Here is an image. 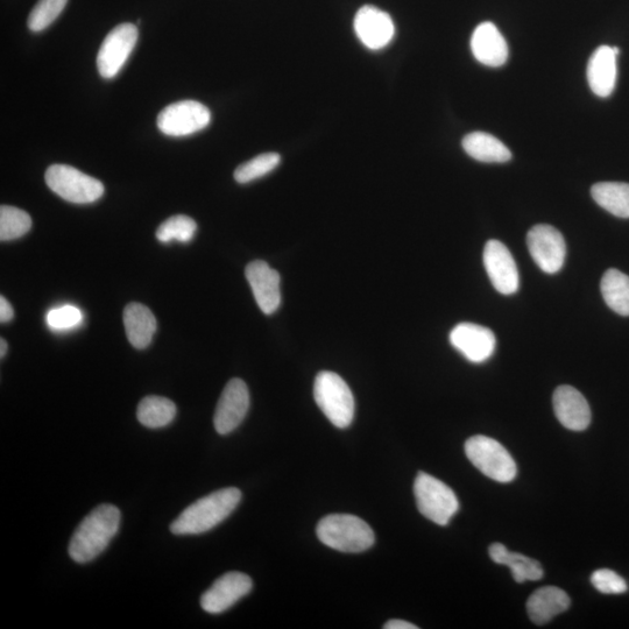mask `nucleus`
Wrapping results in <instances>:
<instances>
[{
	"instance_id": "nucleus-26",
	"label": "nucleus",
	"mask_w": 629,
	"mask_h": 629,
	"mask_svg": "<svg viewBox=\"0 0 629 629\" xmlns=\"http://www.w3.org/2000/svg\"><path fill=\"white\" fill-rule=\"evenodd\" d=\"M606 305L621 316H629V277L611 268L600 284Z\"/></svg>"
},
{
	"instance_id": "nucleus-8",
	"label": "nucleus",
	"mask_w": 629,
	"mask_h": 629,
	"mask_svg": "<svg viewBox=\"0 0 629 629\" xmlns=\"http://www.w3.org/2000/svg\"><path fill=\"white\" fill-rule=\"evenodd\" d=\"M211 112L196 101H181L166 106L159 113V130L169 137H187L200 132L210 124Z\"/></svg>"
},
{
	"instance_id": "nucleus-3",
	"label": "nucleus",
	"mask_w": 629,
	"mask_h": 629,
	"mask_svg": "<svg viewBox=\"0 0 629 629\" xmlns=\"http://www.w3.org/2000/svg\"><path fill=\"white\" fill-rule=\"evenodd\" d=\"M316 533L318 540L325 546L342 553H363L376 541L372 528L364 520L350 514L328 515L318 522Z\"/></svg>"
},
{
	"instance_id": "nucleus-11",
	"label": "nucleus",
	"mask_w": 629,
	"mask_h": 629,
	"mask_svg": "<svg viewBox=\"0 0 629 629\" xmlns=\"http://www.w3.org/2000/svg\"><path fill=\"white\" fill-rule=\"evenodd\" d=\"M250 408L249 388L242 379H232L226 384L218 400L214 426L219 435H228L246 418Z\"/></svg>"
},
{
	"instance_id": "nucleus-25",
	"label": "nucleus",
	"mask_w": 629,
	"mask_h": 629,
	"mask_svg": "<svg viewBox=\"0 0 629 629\" xmlns=\"http://www.w3.org/2000/svg\"><path fill=\"white\" fill-rule=\"evenodd\" d=\"M176 411L178 409L172 400L151 395L140 401L137 418L144 427L165 428L174 421Z\"/></svg>"
},
{
	"instance_id": "nucleus-35",
	"label": "nucleus",
	"mask_w": 629,
	"mask_h": 629,
	"mask_svg": "<svg viewBox=\"0 0 629 629\" xmlns=\"http://www.w3.org/2000/svg\"><path fill=\"white\" fill-rule=\"evenodd\" d=\"M0 346H2V349H0V357L4 358L7 352V343L4 338L0 341Z\"/></svg>"
},
{
	"instance_id": "nucleus-30",
	"label": "nucleus",
	"mask_w": 629,
	"mask_h": 629,
	"mask_svg": "<svg viewBox=\"0 0 629 629\" xmlns=\"http://www.w3.org/2000/svg\"><path fill=\"white\" fill-rule=\"evenodd\" d=\"M68 0H39L34 6L27 26L32 32H41L51 26L65 9Z\"/></svg>"
},
{
	"instance_id": "nucleus-7",
	"label": "nucleus",
	"mask_w": 629,
	"mask_h": 629,
	"mask_svg": "<svg viewBox=\"0 0 629 629\" xmlns=\"http://www.w3.org/2000/svg\"><path fill=\"white\" fill-rule=\"evenodd\" d=\"M49 189L61 199L75 204H88L100 200L104 194L101 181L91 178L72 166L53 165L45 174Z\"/></svg>"
},
{
	"instance_id": "nucleus-34",
	"label": "nucleus",
	"mask_w": 629,
	"mask_h": 629,
	"mask_svg": "<svg viewBox=\"0 0 629 629\" xmlns=\"http://www.w3.org/2000/svg\"><path fill=\"white\" fill-rule=\"evenodd\" d=\"M384 628L385 629H418L419 627L411 623H408V621L395 619V620L388 621V623L385 624Z\"/></svg>"
},
{
	"instance_id": "nucleus-4",
	"label": "nucleus",
	"mask_w": 629,
	"mask_h": 629,
	"mask_svg": "<svg viewBox=\"0 0 629 629\" xmlns=\"http://www.w3.org/2000/svg\"><path fill=\"white\" fill-rule=\"evenodd\" d=\"M314 398L335 427L345 429L350 426L355 416V398L348 384L337 373L323 371L317 374Z\"/></svg>"
},
{
	"instance_id": "nucleus-29",
	"label": "nucleus",
	"mask_w": 629,
	"mask_h": 629,
	"mask_svg": "<svg viewBox=\"0 0 629 629\" xmlns=\"http://www.w3.org/2000/svg\"><path fill=\"white\" fill-rule=\"evenodd\" d=\"M197 224L193 218L185 215H176L168 218L157 230V238L161 243L178 240L180 243H188L195 236Z\"/></svg>"
},
{
	"instance_id": "nucleus-18",
	"label": "nucleus",
	"mask_w": 629,
	"mask_h": 629,
	"mask_svg": "<svg viewBox=\"0 0 629 629\" xmlns=\"http://www.w3.org/2000/svg\"><path fill=\"white\" fill-rule=\"evenodd\" d=\"M472 54L487 67L504 66L508 59V46L503 34L492 23L480 24L471 38Z\"/></svg>"
},
{
	"instance_id": "nucleus-33",
	"label": "nucleus",
	"mask_w": 629,
	"mask_h": 629,
	"mask_svg": "<svg viewBox=\"0 0 629 629\" xmlns=\"http://www.w3.org/2000/svg\"><path fill=\"white\" fill-rule=\"evenodd\" d=\"M14 317L13 308L10 305V302L7 301L4 296L0 298V322L7 323L12 321Z\"/></svg>"
},
{
	"instance_id": "nucleus-28",
	"label": "nucleus",
	"mask_w": 629,
	"mask_h": 629,
	"mask_svg": "<svg viewBox=\"0 0 629 629\" xmlns=\"http://www.w3.org/2000/svg\"><path fill=\"white\" fill-rule=\"evenodd\" d=\"M280 162L281 157L278 153L260 154L236 169L235 180L245 185V183L264 178L273 172L280 165Z\"/></svg>"
},
{
	"instance_id": "nucleus-6",
	"label": "nucleus",
	"mask_w": 629,
	"mask_h": 629,
	"mask_svg": "<svg viewBox=\"0 0 629 629\" xmlns=\"http://www.w3.org/2000/svg\"><path fill=\"white\" fill-rule=\"evenodd\" d=\"M414 494L420 513L436 525L447 526L459 510L455 492L428 473L416 476Z\"/></svg>"
},
{
	"instance_id": "nucleus-17",
	"label": "nucleus",
	"mask_w": 629,
	"mask_h": 629,
	"mask_svg": "<svg viewBox=\"0 0 629 629\" xmlns=\"http://www.w3.org/2000/svg\"><path fill=\"white\" fill-rule=\"evenodd\" d=\"M555 415L562 426L574 431L588 429L591 409L583 394L571 386H560L554 393Z\"/></svg>"
},
{
	"instance_id": "nucleus-2",
	"label": "nucleus",
	"mask_w": 629,
	"mask_h": 629,
	"mask_svg": "<svg viewBox=\"0 0 629 629\" xmlns=\"http://www.w3.org/2000/svg\"><path fill=\"white\" fill-rule=\"evenodd\" d=\"M242 500L237 487H226L195 501L171 525L174 535H200L228 519Z\"/></svg>"
},
{
	"instance_id": "nucleus-1",
	"label": "nucleus",
	"mask_w": 629,
	"mask_h": 629,
	"mask_svg": "<svg viewBox=\"0 0 629 629\" xmlns=\"http://www.w3.org/2000/svg\"><path fill=\"white\" fill-rule=\"evenodd\" d=\"M122 514L116 506L102 504L83 519L70 540L68 554L76 563L94 561L118 533Z\"/></svg>"
},
{
	"instance_id": "nucleus-32",
	"label": "nucleus",
	"mask_w": 629,
	"mask_h": 629,
	"mask_svg": "<svg viewBox=\"0 0 629 629\" xmlns=\"http://www.w3.org/2000/svg\"><path fill=\"white\" fill-rule=\"evenodd\" d=\"M82 312L74 306H65L51 310L47 316L49 327L55 330H67L82 322Z\"/></svg>"
},
{
	"instance_id": "nucleus-20",
	"label": "nucleus",
	"mask_w": 629,
	"mask_h": 629,
	"mask_svg": "<svg viewBox=\"0 0 629 629\" xmlns=\"http://www.w3.org/2000/svg\"><path fill=\"white\" fill-rule=\"evenodd\" d=\"M570 604L567 592L556 586H543L529 597L527 612L534 624L544 625L558 614L567 611Z\"/></svg>"
},
{
	"instance_id": "nucleus-31",
	"label": "nucleus",
	"mask_w": 629,
	"mask_h": 629,
	"mask_svg": "<svg viewBox=\"0 0 629 629\" xmlns=\"http://www.w3.org/2000/svg\"><path fill=\"white\" fill-rule=\"evenodd\" d=\"M591 583L604 595H623L628 589L625 579L610 569H600L593 572Z\"/></svg>"
},
{
	"instance_id": "nucleus-12",
	"label": "nucleus",
	"mask_w": 629,
	"mask_h": 629,
	"mask_svg": "<svg viewBox=\"0 0 629 629\" xmlns=\"http://www.w3.org/2000/svg\"><path fill=\"white\" fill-rule=\"evenodd\" d=\"M252 588L253 582L249 576L238 571L228 572L203 593L202 609L210 614H221L249 595Z\"/></svg>"
},
{
	"instance_id": "nucleus-24",
	"label": "nucleus",
	"mask_w": 629,
	"mask_h": 629,
	"mask_svg": "<svg viewBox=\"0 0 629 629\" xmlns=\"http://www.w3.org/2000/svg\"><path fill=\"white\" fill-rule=\"evenodd\" d=\"M598 206L619 218H629V183L599 182L591 188Z\"/></svg>"
},
{
	"instance_id": "nucleus-13",
	"label": "nucleus",
	"mask_w": 629,
	"mask_h": 629,
	"mask_svg": "<svg viewBox=\"0 0 629 629\" xmlns=\"http://www.w3.org/2000/svg\"><path fill=\"white\" fill-rule=\"evenodd\" d=\"M483 258L493 287L503 295L517 293L520 285L518 266L506 245L496 239L489 240Z\"/></svg>"
},
{
	"instance_id": "nucleus-19",
	"label": "nucleus",
	"mask_w": 629,
	"mask_h": 629,
	"mask_svg": "<svg viewBox=\"0 0 629 629\" xmlns=\"http://www.w3.org/2000/svg\"><path fill=\"white\" fill-rule=\"evenodd\" d=\"M617 54L613 47L600 46L592 54L588 65V81L593 94L611 96L617 83Z\"/></svg>"
},
{
	"instance_id": "nucleus-14",
	"label": "nucleus",
	"mask_w": 629,
	"mask_h": 629,
	"mask_svg": "<svg viewBox=\"0 0 629 629\" xmlns=\"http://www.w3.org/2000/svg\"><path fill=\"white\" fill-rule=\"evenodd\" d=\"M450 343L471 363L490 359L496 350V336L489 328L475 323H459L450 332Z\"/></svg>"
},
{
	"instance_id": "nucleus-9",
	"label": "nucleus",
	"mask_w": 629,
	"mask_h": 629,
	"mask_svg": "<svg viewBox=\"0 0 629 629\" xmlns=\"http://www.w3.org/2000/svg\"><path fill=\"white\" fill-rule=\"evenodd\" d=\"M138 28L131 23L120 24L106 35L97 55V68L103 79L117 76L136 47Z\"/></svg>"
},
{
	"instance_id": "nucleus-10",
	"label": "nucleus",
	"mask_w": 629,
	"mask_h": 629,
	"mask_svg": "<svg viewBox=\"0 0 629 629\" xmlns=\"http://www.w3.org/2000/svg\"><path fill=\"white\" fill-rule=\"evenodd\" d=\"M530 256L544 273L561 271L567 257V244L562 233L554 226L540 224L530 229L527 235Z\"/></svg>"
},
{
	"instance_id": "nucleus-21",
	"label": "nucleus",
	"mask_w": 629,
	"mask_h": 629,
	"mask_svg": "<svg viewBox=\"0 0 629 629\" xmlns=\"http://www.w3.org/2000/svg\"><path fill=\"white\" fill-rule=\"evenodd\" d=\"M124 325L127 338L134 348L144 350L151 344L157 320L150 309L140 303H130L124 309Z\"/></svg>"
},
{
	"instance_id": "nucleus-27",
	"label": "nucleus",
	"mask_w": 629,
	"mask_h": 629,
	"mask_svg": "<svg viewBox=\"0 0 629 629\" xmlns=\"http://www.w3.org/2000/svg\"><path fill=\"white\" fill-rule=\"evenodd\" d=\"M32 228V218L26 211L2 206L0 208V240H14L26 235Z\"/></svg>"
},
{
	"instance_id": "nucleus-22",
	"label": "nucleus",
	"mask_w": 629,
	"mask_h": 629,
	"mask_svg": "<svg viewBox=\"0 0 629 629\" xmlns=\"http://www.w3.org/2000/svg\"><path fill=\"white\" fill-rule=\"evenodd\" d=\"M489 553L494 563L507 565L511 569L517 583L540 581L543 577V569L539 562L525 555L511 553L504 544L493 543Z\"/></svg>"
},
{
	"instance_id": "nucleus-16",
	"label": "nucleus",
	"mask_w": 629,
	"mask_h": 629,
	"mask_svg": "<svg viewBox=\"0 0 629 629\" xmlns=\"http://www.w3.org/2000/svg\"><path fill=\"white\" fill-rule=\"evenodd\" d=\"M355 31L365 47L379 51L391 44L395 27L390 14L366 5L356 14Z\"/></svg>"
},
{
	"instance_id": "nucleus-15",
	"label": "nucleus",
	"mask_w": 629,
	"mask_h": 629,
	"mask_svg": "<svg viewBox=\"0 0 629 629\" xmlns=\"http://www.w3.org/2000/svg\"><path fill=\"white\" fill-rule=\"evenodd\" d=\"M245 275L261 312H277L281 305L280 274L265 261L256 260L247 265Z\"/></svg>"
},
{
	"instance_id": "nucleus-5",
	"label": "nucleus",
	"mask_w": 629,
	"mask_h": 629,
	"mask_svg": "<svg viewBox=\"0 0 629 629\" xmlns=\"http://www.w3.org/2000/svg\"><path fill=\"white\" fill-rule=\"evenodd\" d=\"M469 461L486 477L498 483H511L517 477L518 468L504 445L493 438L477 435L465 443Z\"/></svg>"
},
{
	"instance_id": "nucleus-23",
	"label": "nucleus",
	"mask_w": 629,
	"mask_h": 629,
	"mask_svg": "<svg viewBox=\"0 0 629 629\" xmlns=\"http://www.w3.org/2000/svg\"><path fill=\"white\" fill-rule=\"evenodd\" d=\"M463 148L471 158L486 164H503L512 159V153L501 141L485 132H473L463 139Z\"/></svg>"
}]
</instances>
